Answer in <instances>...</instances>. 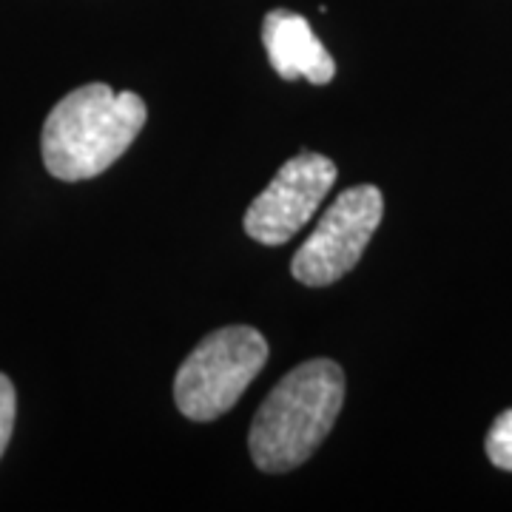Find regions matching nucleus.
I'll list each match as a JSON object with an SVG mask.
<instances>
[{
	"label": "nucleus",
	"mask_w": 512,
	"mask_h": 512,
	"mask_svg": "<svg viewBox=\"0 0 512 512\" xmlns=\"http://www.w3.org/2000/svg\"><path fill=\"white\" fill-rule=\"evenodd\" d=\"M148 109L134 92L89 83L69 92L46 117L40 151L49 174L80 183L117 163L146 126Z\"/></svg>",
	"instance_id": "1"
},
{
	"label": "nucleus",
	"mask_w": 512,
	"mask_h": 512,
	"mask_svg": "<svg viewBox=\"0 0 512 512\" xmlns=\"http://www.w3.org/2000/svg\"><path fill=\"white\" fill-rule=\"evenodd\" d=\"M384 214L376 185H356L330 202L308 242L293 254L291 274L308 288H325L356 268Z\"/></svg>",
	"instance_id": "4"
},
{
	"label": "nucleus",
	"mask_w": 512,
	"mask_h": 512,
	"mask_svg": "<svg viewBox=\"0 0 512 512\" xmlns=\"http://www.w3.org/2000/svg\"><path fill=\"white\" fill-rule=\"evenodd\" d=\"M262 46L282 80L305 77L313 86H325L336 77V63L316 37L308 18L274 9L262 20Z\"/></svg>",
	"instance_id": "6"
},
{
	"label": "nucleus",
	"mask_w": 512,
	"mask_h": 512,
	"mask_svg": "<svg viewBox=\"0 0 512 512\" xmlns=\"http://www.w3.org/2000/svg\"><path fill=\"white\" fill-rule=\"evenodd\" d=\"M336 183V165L322 154H296L276 171L268 188L245 211V234L262 245L296 237Z\"/></svg>",
	"instance_id": "5"
},
{
	"label": "nucleus",
	"mask_w": 512,
	"mask_h": 512,
	"mask_svg": "<svg viewBox=\"0 0 512 512\" xmlns=\"http://www.w3.org/2000/svg\"><path fill=\"white\" fill-rule=\"evenodd\" d=\"M15 407H18L15 387L9 382V376L0 373V456L6 453L12 430H15Z\"/></svg>",
	"instance_id": "8"
},
{
	"label": "nucleus",
	"mask_w": 512,
	"mask_h": 512,
	"mask_svg": "<svg viewBox=\"0 0 512 512\" xmlns=\"http://www.w3.org/2000/svg\"><path fill=\"white\" fill-rule=\"evenodd\" d=\"M345 404V373L330 359L293 367L256 410L251 458L262 473H288L328 439Z\"/></svg>",
	"instance_id": "2"
},
{
	"label": "nucleus",
	"mask_w": 512,
	"mask_h": 512,
	"mask_svg": "<svg viewBox=\"0 0 512 512\" xmlns=\"http://www.w3.org/2000/svg\"><path fill=\"white\" fill-rule=\"evenodd\" d=\"M268 362V342L256 328L231 325L205 336L174 379V402L185 419L225 416Z\"/></svg>",
	"instance_id": "3"
},
{
	"label": "nucleus",
	"mask_w": 512,
	"mask_h": 512,
	"mask_svg": "<svg viewBox=\"0 0 512 512\" xmlns=\"http://www.w3.org/2000/svg\"><path fill=\"white\" fill-rule=\"evenodd\" d=\"M487 456L498 470L512 473V410H504L487 433Z\"/></svg>",
	"instance_id": "7"
}]
</instances>
